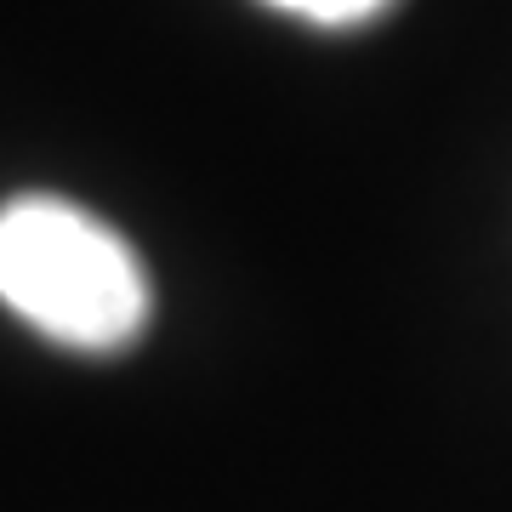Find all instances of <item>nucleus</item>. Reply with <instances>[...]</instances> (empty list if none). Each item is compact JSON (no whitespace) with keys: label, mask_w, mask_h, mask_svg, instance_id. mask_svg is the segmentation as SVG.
Masks as SVG:
<instances>
[{"label":"nucleus","mask_w":512,"mask_h":512,"mask_svg":"<svg viewBox=\"0 0 512 512\" xmlns=\"http://www.w3.org/2000/svg\"><path fill=\"white\" fill-rule=\"evenodd\" d=\"M0 302L80 353L137 342L154 308L143 256L103 217L57 194H18L0 205Z\"/></svg>","instance_id":"nucleus-1"},{"label":"nucleus","mask_w":512,"mask_h":512,"mask_svg":"<svg viewBox=\"0 0 512 512\" xmlns=\"http://www.w3.org/2000/svg\"><path fill=\"white\" fill-rule=\"evenodd\" d=\"M274 12H291V18H308V23H325V29H348V23H365L376 12H387L393 0H262Z\"/></svg>","instance_id":"nucleus-2"}]
</instances>
